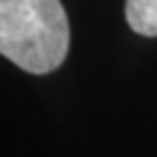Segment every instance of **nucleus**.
<instances>
[{
    "instance_id": "obj_1",
    "label": "nucleus",
    "mask_w": 157,
    "mask_h": 157,
    "mask_svg": "<svg viewBox=\"0 0 157 157\" xmlns=\"http://www.w3.org/2000/svg\"><path fill=\"white\" fill-rule=\"evenodd\" d=\"M70 26L61 0H0V52L31 74L63 63Z\"/></svg>"
},
{
    "instance_id": "obj_2",
    "label": "nucleus",
    "mask_w": 157,
    "mask_h": 157,
    "mask_svg": "<svg viewBox=\"0 0 157 157\" xmlns=\"http://www.w3.org/2000/svg\"><path fill=\"white\" fill-rule=\"evenodd\" d=\"M127 22L144 37H157V0H127Z\"/></svg>"
}]
</instances>
